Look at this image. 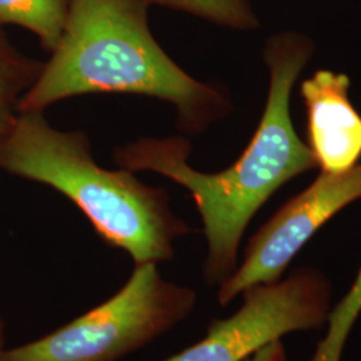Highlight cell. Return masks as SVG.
<instances>
[{
	"mask_svg": "<svg viewBox=\"0 0 361 361\" xmlns=\"http://www.w3.org/2000/svg\"><path fill=\"white\" fill-rule=\"evenodd\" d=\"M147 0H70L65 32L19 113L43 111L86 94H134L173 104L177 126L200 134L228 116L232 104L219 89L177 65L155 40Z\"/></svg>",
	"mask_w": 361,
	"mask_h": 361,
	"instance_id": "obj_2",
	"label": "cell"
},
{
	"mask_svg": "<svg viewBox=\"0 0 361 361\" xmlns=\"http://www.w3.org/2000/svg\"><path fill=\"white\" fill-rule=\"evenodd\" d=\"M332 307L331 280L316 268H298L246 289L240 310L213 320L202 340L162 361H244L285 335L323 329Z\"/></svg>",
	"mask_w": 361,
	"mask_h": 361,
	"instance_id": "obj_5",
	"label": "cell"
},
{
	"mask_svg": "<svg viewBox=\"0 0 361 361\" xmlns=\"http://www.w3.org/2000/svg\"><path fill=\"white\" fill-rule=\"evenodd\" d=\"M44 62L19 51L0 28V138L19 114V102L38 79Z\"/></svg>",
	"mask_w": 361,
	"mask_h": 361,
	"instance_id": "obj_9",
	"label": "cell"
},
{
	"mask_svg": "<svg viewBox=\"0 0 361 361\" xmlns=\"http://www.w3.org/2000/svg\"><path fill=\"white\" fill-rule=\"evenodd\" d=\"M150 4L190 13L219 26L255 30L258 19L247 0H147Z\"/></svg>",
	"mask_w": 361,
	"mask_h": 361,
	"instance_id": "obj_10",
	"label": "cell"
},
{
	"mask_svg": "<svg viewBox=\"0 0 361 361\" xmlns=\"http://www.w3.org/2000/svg\"><path fill=\"white\" fill-rule=\"evenodd\" d=\"M244 361H289V357H288L284 343L280 338L258 349Z\"/></svg>",
	"mask_w": 361,
	"mask_h": 361,
	"instance_id": "obj_11",
	"label": "cell"
},
{
	"mask_svg": "<svg viewBox=\"0 0 361 361\" xmlns=\"http://www.w3.org/2000/svg\"><path fill=\"white\" fill-rule=\"evenodd\" d=\"M314 51L310 39L297 32L271 37L264 50L271 85L257 131L245 152L219 173L194 170L183 137L141 138L116 149L118 166L154 171L183 186L204 222L207 255L204 277L222 284L238 267V249L252 219L284 183L316 168L310 146L297 137L290 118V95L297 78Z\"/></svg>",
	"mask_w": 361,
	"mask_h": 361,
	"instance_id": "obj_1",
	"label": "cell"
},
{
	"mask_svg": "<svg viewBox=\"0 0 361 361\" xmlns=\"http://www.w3.org/2000/svg\"><path fill=\"white\" fill-rule=\"evenodd\" d=\"M70 0H0V25L23 27L52 52L65 32Z\"/></svg>",
	"mask_w": 361,
	"mask_h": 361,
	"instance_id": "obj_8",
	"label": "cell"
},
{
	"mask_svg": "<svg viewBox=\"0 0 361 361\" xmlns=\"http://www.w3.org/2000/svg\"><path fill=\"white\" fill-rule=\"evenodd\" d=\"M361 198V165L344 173H322L265 222L250 238L241 265L219 284L217 300L229 305L246 289L283 279L286 268L313 234L344 207Z\"/></svg>",
	"mask_w": 361,
	"mask_h": 361,
	"instance_id": "obj_6",
	"label": "cell"
},
{
	"mask_svg": "<svg viewBox=\"0 0 361 361\" xmlns=\"http://www.w3.org/2000/svg\"><path fill=\"white\" fill-rule=\"evenodd\" d=\"M0 170L63 194L107 245L135 265L174 257V241L190 233L161 188L145 185L126 169L99 166L82 131H61L43 111L19 113L0 138Z\"/></svg>",
	"mask_w": 361,
	"mask_h": 361,
	"instance_id": "obj_3",
	"label": "cell"
},
{
	"mask_svg": "<svg viewBox=\"0 0 361 361\" xmlns=\"http://www.w3.org/2000/svg\"><path fill=\"white\" fill-rule=\"evenodd\" d=\"M345 74L320 70L301 85L310 149L322 173L355 168L361 157V116L348 95Z\"/></svg>",
	"mask_w": 361,
	"mask_h": 361,
	"instance_id": "obj_7",
	"label": "cell"
},
{
	"mask_svg": "<svg viewBox=\"0 0 361 361\" xmlns=\"http://www.w3.org/2000/svg\"><path fill=\"white\" fill-rule=\"evenodd\" d=\"M4 344H6V325L0 316V361H1V356H3L4 350L7 349Z\"/></svg>",
	"mask_w": 361,
	"mask_h": 361,
	"instance_id": "obj_12",
	"label": "cell"
},
{
	"mask_svg": "<svg viewBox=\"0 0 361 361\" xmlns=\"http://www.w3.org/2000/svg\"><path fill=\"white\" fill-rule=\"evenodd\" d=\"M158 264L135 265L128 283L104 304L1 361H116L183 323L193 312L192 288L166 281Z\"/></svg>",
	"mask_w": 361,
	"mask_h": 361,
	"instance_id": "obj_4",
	"label": "cell"
}]
</instances>
